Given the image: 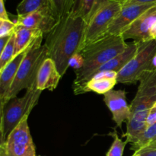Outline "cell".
I'll use <instances>...</instances> for the list:
<instances>
[{
	"mask_svg": "<svg viewBox=\"0 0 156 156\" xmlns=\"http://www.w3.org/2000/svg\"><path fill=\"white\" fill-rule=\"evenodd\" d=\"M156 122V101L152 106V108L149 109V112H148L147 117L146 120V129L152 125H153Z\"/></svg>",
	"mask_w": 156,
	"mask_h": 156,
	"instance_id": "obj_27",
	"label": "cell"
},
{
	"mask_svg": "<svg viewBox=\"0 0 156 156\" xmlns=\"http://www.w3.org/2000/svg\"><path fill=\"white\" fill-rule=\"evenodd\" d=\"M16 24L9 19L0 18V38L11 36L15 31Z\"/></svg>",
	"mask_w": 156,
	"mask_h": 156,
	"instance_id": "obj_24",
	"label": "cell"
},
{
	"mask_svg": "<svg viewBox=\"0 0 156 156\" xmlns=\"http://www.w3.org/2000/svg\"><path fill=\"white\" fill-rule=\"evenodd\" d=\"M42 40L43 36L38 37L27 50L18 67L4 104L17 97L20 91L23 89L27 90L36 82L38 70L44 59L48 57L47 49L44 44H42Z\"/></svg>",
	"mask_w": 156,
	"mask_h": 156,
	"instance_id": "obj_4",
	"label": "cell"
},
{
	"mask_svg": "<svg viewBox=\"0 0 156 156\" xmlns=\"http://www.w3.org/2000/svg\"><path fill=\"white\" fill-rule=\"evenodd\" d=\"M62 76L59 74L56 64L50 58L47 57L41 64L37 76L36 86L39 91H53L57 87Z\"/></svg>",
	"mask_w": 156,
	"mask_h": 156,
	"instance_id": "obj_13",
	"label": "cell"
},
{
	"mask_svg": "<svg viewBox=\"0 0 156 156\" xmlns=\"http://www.w3.org/2000/svg\"><path fill=\"white\" fill-rule=\"evenodd\" d=\"M150 37L152 39H156V22L150 30Z\"/></svg>",
	"mask_w": 156,
	"mask_h": 156,
	"instance_id": "obj_32",
	"label": "cell"
},
{
	"mask_svg": "<svg viewBox=\"0 0 156 156\" xmlns=\"http://www.w3.org/2000/svg\"><path fill=\"white\" fill-rule=\"evenodd\" d=\"M28 117L24 116L0 145L2 156H36V149L27 123Z\"/></svg>",
	"mask_w": 156,
	"mask_h": 156,
	"instance_id": "obj_8",
	"label": "cell"
},
{
	"mask_svg": "<svg viewBox=\"0 0 156 156\" xmlns=\"http://www.w3.org/2000/svg\"><path fill=\"white\" fill-rule=\"evenodd\" d=\"M132 156H140V154L138 153V152H134V154Z\"/></svg>",
	"mask_w": 156,
	"mask_h": 156,
	"instance_id": "obj_34",
	"label": "cell"
},
{
	"mask_svg": "<svg viewBox=\"0 0 156 156\" xmlns=\"http://www.w3.org/2000/svg\"><path fill=\"white\" fill-rule=\"evenodd\" d=\"M156 4L123 5L112 24L108 29V34L120 36L121 34L133 24L137 18Z\"/></svg>",
	"mask_w": 156,
	"mask_h": 156,
	"instance_id": "obj_10",
	"label": "cell"
},
{
	"mask_svg": "<svg viewBox=\"0 0 156 156\" xmlns=\"http://www.w3.org/2000/svg\"><path fill=\"white\" fill-rule=\"evenodd\" d=\"M4 105L5 104L3 102V100L0 98V144L3 143L2 137V116Z\"/></svg>",
	"mask_w": 156,
	"mask_h": 156,
	"instance_id": "obj_29",
	"label": "cell"
},
{
	"mask_svg": "<svg viewBox=\"0 0 156 156\" xmlns=\"http://www.w3.org/2000/svg\"><path fill=\"white\" fill-rule=\"evenodd\" d=\"M59 21L50 12L37 11L24 15L18 16L15 21L16 25L30 29H35L47 34L53 30Z\"/></svg>",
	"mask_w": 156,
	"mask_h": 156,
	"instance_id": "obj_12",
	"label": "cell"
},
{
	"mask_svg": "<svg viewBox=\"0 0 156 156\" xmlns=\"http://www.w3.org/2000/svg\"><path fill=\"white\" fill-rule=\"evenodd\" d=\"M1 144H2V143H1ZM1 144H0V145H1ZM0 156H2V155H1V152H0Z\"/></svg>",
	"mask_w": 156,
	"mask_h": 156,
	"instance_id": "obj_36",
	"label": "cell"
},
{
	"mask_svg": "<svg viewBox=\"0 0 156 156\" xmlns=\"http://www.w3.org/2000/svg\"><path fill=\"white\" fill-rule=\"evenodd\" d=\"M0 18H4V19H9V15L5 7L4 0H0Z\"/></svg>",
	"mask_w": 156,
	"mask_h": 156,
	"instance_id": "obj_30",
	"label": "cell"
},
{
	"mask_svg": "<svg viewBox=\"0 0 156 156\" xmlns=\"http://www.w3.org/2000/svg\"><path fill=\"white\" fill-rule=\"evenodd\" d=\"M123 7V0H105L88 22L81 51L108 35L109 27Z\"/></svg>",
	"mask_w": 156,
	"mask_h": 156,
	"instance_id": "obj_6",
	"label": "cell"
},
{
	"mask_svg": "<svg viewBox=\"0 0 156 156\" xmlns=\"http://www.w3.org/2000/svg\"><path fill=\"white\" fill-rule=\"evenodd\" d=\"M140 156H156V143L151 142L144 147L141 148L136 152Z\"/></svg>",
	"mask_w": 156,
	"mask_h": 156,
	"instance_id": "obj_26",
	"label": "cell"
},
{
	"mask_svg": "<svg viewBox=\"0 0 156 156\" xmlns=\"http://www.w3.org/2000/svg\"><path fill=\"white\" fill-rule=\"evenodd\" d=\"M84 64V58L82 56V53H78L73 55L69 59V67H72L75 70L80 69Z\"/></svg>",
	"mask_w": 156,
	"mask_h": 156,
	"instance_id": "obj_25",
	"label": "cell"
},
{
	"mask_svg": "<svg viewBox=\"0 0 156 156\" xmlns=\"http://www.w3.org/2000/svg\"><path fill=\"white\" fill-rule=\"evenodd\" d=\"M156 22V5L139 17L129 25L120 36L126 40H133L134 42L141 43L151 40L150 30Z\"/></svg>",
	"mask_w": 156,
	"mask_h": 156,
	"instance_id": "obj_9",
	"label": "cell"
},
{
	"mask_svg": "<svg viewBox=\"0 0 156 156\" xmlns=\"http://www.w3.org/2000/svg\"><path fill=\"white\" fill-rule=\"evenodd\" d=\"M111 136L114 138V141L108 152H107L106 156H123L125 147L128 143L127 141L126 140L123 141L119 137L116 130H114V132L111 133Z\"/></svg>",
	"mask_w": 156,
	"mask_h": 156,
	"instance_id": "obj_23",
	"label": "cell"
},
{
	"mask_svg": "<svg viewBox=\"0 0 156 156\" xmlns=\"http://www.w3.org/2000/svg\"><path fill=\"white\" fill-rule=\"evenodd\" d=\"M117 73L114 71H103L94 74L85 84L82 94L93 91L99 94H105L113 90L117 83Z\"/></svg>",
	"mask_w": 156,
	"mask_h": 156,
	"instance_id": "obj_14",
	"label": "cell"
},
{
	"mask_svg": "<svg viewBox=\"0 0 156 156\" xmlns=\"http://www.w3.org/2000/svg\"><path fill=\"white\" fill-rule=\"evenodd\" d=\"M139 48V43L136 42H132L130 44H128V47H126V50L121 53L118 54L102 65L101 66L99 67L97 70L94 73L92 76L96 73H99V72L103 71H114L118 73L128 62L130 61L137 52V50ZM91 76V77H92Z\"/></svg>",
	"mask_w": 156,
	"mask_h": 156,
	"instance_id": "obj_16",
	"label": "cell"
},
{
	"mask_svg": "<svg viewBox=\"0 0 156 156\" xmlns=\"http://www.w3.org/2000/svg\"><path fill=\"white\" fill-rule=\"evenodd\" d=\"M155 138H156V122L153 125L148 127L135 143L131 144L130 149L133 150L134 152H136L141 148L147 146L149 143L153 141Z\"/></svg>",
	"mask_w": 156,
	"mask_h": 156,
	"instance_id": "obj_21",
	"label": "cell"
},
{
	"mask_svg": "<svg viewBox=\"0 0 156 156\" xmlns=\"http://www.w3.org/2000/svg\"><path fill=\"white\" fill-rule=\"evenodd\" d=\"M156 56V39L139 43V48L133 57L117 73V82L136 84L143 73L155 69L153 59Z\"/></svg>",
	"mask_w": 156,
	"mask_h": 156,
	"instance_id": "obj_7",
	"label": "cell"
},
{
	"mask_svg": "<svg viewBox=\"0 0 156 156\" xmlns=\"http://www.w3.org/2000/svg\"><path fill=\"white\" fill-rule=\"evenodd\" d=\"M105 0H74L69 15L73 17H79L89 21L92 15L100 8Z\"/></svg>",
	"mask_w": 156,
	"mask_h": 156,
	"instance_id": "obj_18",
	"label": "cell"
},
{
	"mask_svg": "<svg viewBox=\"0 0 156 156\" xmlns=\"http://www.w3.org/2000/svg\"><path fill=\"white\" fill-rule=\"evenodd\" d=\"M15 57V34H12L0 56V72Z\"/></svg>",
	"mask_w": 156,
	"mask_h": 156,
	"instance_id": "obj_22",
	"label": "cell"
},
{
	"mask_svg": "<svg viewBox=\"0 0 156 156\" xmlns=\"http://www.w3.org/2000/svg\"><path fill=\"white\" fill-rule=\"evenodd\" d=\"M41 92L42 91L37 88L35 82L26 90L24 96L21 98L15 97L5 104L2 131L3 142L24 116L30 115L32 109L37 104Z\"/></svg>",
	"mask_w": 156,
	"mask_h": 156,
	"instance_id": "obj_5",
	"label": "cell"
},
{
	"mask_svg": "<svg viewBox=\"0 0 156 156\" xmlns=\"http://www.w3.org/2000/svg\"><path fill=\"white\" fill-rule=\"evenodd\" d=\"M139 82L137 92L129 105L131 115L126 122V132L123 135L127 143L131 144L146 129L148 112L156 101V69L142 73Z\"/></svg>",
	"mask_w": 156,
	"mask_h": 156,
	"instance_id": "obj_3",
	"label": "cell"
},
{
	"mask_svg": "<svg viewBox=\"0 0 156 156\" xmlns=\"http://www.w3.org/2000/svg\"><path fill=\"white\" fill-rule=\"evenodd\" d=\"M104 101L112 114V118L117 127L122 129L124 122H127L131 115L130 108L126 101L124 90H111L104 94Z\"/></svg>",
	"mask_w": 156,
	"mask_h": 156,
	"instance_id": "obj_11",
	"label": "cell"
},
{
	"mask_svg": "<svg viewBox=\"0 0 156 156\" xmlns=\"http://www.w3.org/2000/svg\"><path fill=\"white\" fill-rule=\"evenodd\" d=\"M156 4V0H123V5Z\"/></svg>",
	"mask_w": 156,
	"mask_h": 156,
	"instance_id": "obj_28",
	"label": "cell"
},
{
	"mask_svg": "<svg viewBox=\"0 0 156 156\" xmlns=\"http://www.w3.org/2000/svg\"><path fill=\"white\" fill-rule=\"evenodd\" d=\"M153 66L155 67V69H156V56H155V58L153 59Z\"/></svg>",
	"mask_w": 156,
	"mask_h": 156,
	"instance_id": "obj_33",
	"label": "cell"
},
{
	"mask_svg": "<svg viewBox=\"0 0 156 156\" xmlns=\"http://www.w3.org/2000/svg\"><path fill=\"white\" fill-rule=\"evenodd\" d=\"M73 2L74 0H48L50 9L58 21L70 13Z\"/></svg>",
	"mask_w": 156,
	"mask_h": 156,
	"instance_id": "obj_20",
	"label": "cell"
},
{
	"mask_svg": "<svg viewBox=\"0 0 156 156\" xmlns=\"http://www.w3.org/2000/svg\"><path fill=\"white\" fill-rule=\"evenodd\" d=\"M28 49L15 56L12 60L0 72V98L2 99L3 102L5 101V99L15 79L18 67Z\"/></svg>",
	"mask_w": 156,
	"mask_h": 156,
	"instance_id": "obj_15",
	"label": "cell"
},
{
	"mask_svg": "<svg viewBox=\"0 0 156 156\" xmlns=\"http://www.w3.org/2000/svg\"><path fill=\"white\" fill-rule=\"evenodd\" d=\"M37 11L50 12L53 14L49 5L48 0H22L17 7L18 16L27 15Z\"/></svg>",
	"mask_w": 156,
	"mask_h": 156,
	"instance_id": "obj_19",
	"label": "cell"
},
{
	"mask_svg": "<svg viewBox=\"0 0 156 156\" xmlns=\"http://www.w3.org/2000/svg\"><path fill=\"white\" fill-rule=\"evenodd\" d=\"M127 47L128 44L121 36L111 34L86 46L80 52L84 58L83 66L80 69L75 70L76 79L73 85L75 94H82L84 86L94 72L124 51Z\"/></svg>",
	"mask_w": 156,
	"mask_h": 156,
	"instance_id": "obj_2",
	"label": "cell"
},
{
	"mask_svg": "<svg viewBox=\"0 0 156 156\" xmlns=\"http://www.w3.org/2000/svg\"><path fill=\"white\" fill-rule=\"evenodd\" d=\"M152 142H154V143H156V138L154 139V140H153V141H152Z\"/></svg>",
	"mask_w": 156,
	"mask_h": 156,
	"instance_id": "obj_35",
	"label": "cell"
},
{
	"mask_svg": "<svg viewBox=\"0 0 156 156\" xmlns=\"http://www.w3.org/2000/svg\"><path fill=\"white\" fill-rule=\"evenodd\" d=\"M15 56L28 49L38 37L44 34L39 30L16 25L15 29Z\"/></svg>",
	"mask_w": 156,
	"mask_h": 156,
	"instance_id": "obj_17",
	"label": "cell"
},
{
	"mask_svg": "<svg viewBox=\"0 0 156 156\" xmlns=\"http://www.w3.org/2000/svg\"><path fill=\"white\" fill-rule=\"evenodd\" d=\"M86 26L82 18L69 14L47 34L44 46L47 56L56 64L61 76L69 68L70 58L81 52Z\"/></svg>",
	"mask_w": 156,
	"mask_h": 156,
	"instance_id": "obj_1",
	"label": "cell"
},
{
	"mask_svg": "<svg viewBox=\"0 0 156 156\" xmlns=\"http://www.w3.org/2000/svg\"><path fill=\"white\" fill-rule=\"evenodd\" d=\"M11 36H12V35H11ZM11 36H7L5 37L0 38V56H1L3 50H4L6 44L8 43L9 38L11 37Z\"/></svg>",
	"mask_w": 156,
	"mask_h": 156,
	"instance_id": "obj_31",
	"label": "cell"
}]
</instances>
